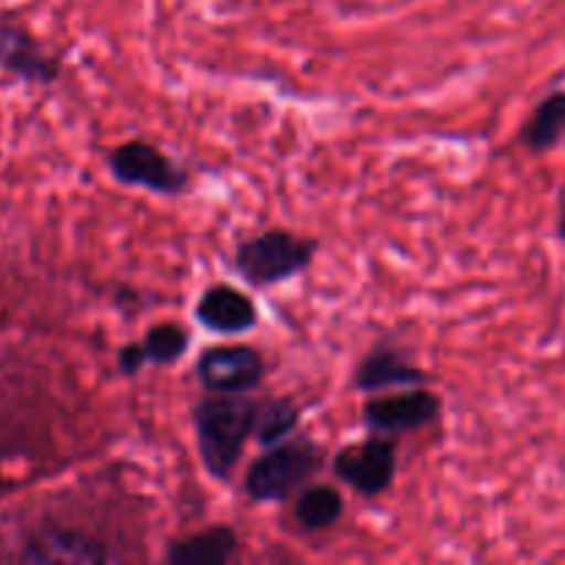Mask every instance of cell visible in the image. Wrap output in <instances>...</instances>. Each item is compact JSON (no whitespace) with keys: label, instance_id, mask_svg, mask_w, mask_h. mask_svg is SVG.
Wrapping results in <instances>:
<instances>
[{"label":"cell","instance_id":"cell-9","mask_svg":"<svg viewBox=\"0 0 565 565\" xmlns=\"http://www.w3.org/2000/svg\"><path fill=\"white\" fill-rule=\"evenodd\" d=\"M196 320L213 334H246L257 326V307L232 285H213L199 296Z\"/></svg>","mask_w":565,"mask_h":565},{"label":"cell","instance_id":"cell-3","mask_svg":"<svg viewBox=\"0 0 565 565\" xmlns=\"http://www.w3.org/2000/svg\"><path fill=\"white\" fill-rule=\"evenodd\" d=\"M323 447L309 439L279 441L248 467L243 489L254 502H287L323 469Z\"/></svg>","mask_w":565,"mask_h":565},{"label":"cell","instance_id":"cell-13","mask_svg":"<svg viewBox=\"0 0 565 565\" xmlns=\"http://www.w3.org/2000/svg\"><path fill=\"white\" fill-rule=\"evenodd\" d=\"M565 141V88L546 94L522 127V143L535 154L552 152Z\"/></svg>","mask_w":565,"mask_h":565},{"label":"cell","instance_id":"cell-10","mask_svg":"<svg viewBox=\"0 0 565 565\" xmlns=\"http://www.w3.org/2000/svg\"><path fill=\"white\" fill-rule=\"evenodd\" d=\"M428 381L430 375L423 367H417L406 353L392 345L373 348L353 373V386L359 392H367V395L397 390V386H425Z\"/></svg>","mask_w":565,"mask_h":565},{"label":"cell","instance_id":"cell-18","mask_svg":"<svg viewBox=\"0 0 565 565\" xmlns=\"http://www.w3.org/2000/svg\"><path fill=\"white\" fill-rule=\"evenodd\" d=\"M557 241L565 243V199L561 204V215H557Z\"/></svg>","mask_w":565,"mask_h":565},{"label":"cell","instance_id":"cell-16","mask_svg":"<svg viewBox=\"0 0 565 565\" xmlns=\"http://www.w3.org/2000/svg\"><path fill=\"white\" fill-rule=\"evenodd\" d=\"M138 345H141L143 359L149 364H177L188 353L191 334L182 326L163 320V323L147 329V334H143Z\"/></svg>","mask_w":565,"mask_h":565},{"label":"cell","instance_id":"cell-5","mask_svg":"<svg viewBox=\"0 0 565 565\" xmlns=\"http://www.w3.org/2000/svg\"><path fill=\"white\" fill-rule=\"evenodd\" d=\"M337 478L351 486L356 494L381 497L392 486L397 472V447L390 436H370L362 445L342 447L331 461Z\"/></svg>","mask_w":565,"mask_h":565},{"label":"cell","instance_id":"cell-7","mask_svg":"<svg viewBox=\"0 0 565 565\" xmlns=\"http://www.w3.org/2000/svg\"><path fill=\"white\" fill-rule=\"evenodd\" d=\"M362 412L364 425L373 434L401 436L436 423L441 414V401L425 386H406L403 392L373 397V401L364 403Z\"/></svg>","mask_w":565,"mask_h":565},{"label":"cell","instance_id":"cell-12","mask_svg":"<svg viewBox=\"0 0 565 565\" xmlns=\"http://www.w3.org/2000/svg\"><path fill=\"white\" fill-rule=\"evenodd\" d=\"M241 552V539L226 524L202 530V533L185 535L166 550L169 565H226Z\"/></svg>","mask_w":565,"mask_h":565},{"label":"cell","instance_id":"cell-4","mask_svg":"<svg viewBox=\"0 0 565 565\" xmlns=\"http://www.w3.org/2000/svg\"><path fill=\"white\" fill-rule=\"evenodd\" d=\"M108 169L121 185L147 188V191L163 193V196H180L191 185V174L177 160H171L154 143L141 141V138H132V141L110 149Z\"/></svg>","mask_w":565,"mask_h":565},{"label":"cell","instance_id":"cell-2","mask_svg":"<svg viewBox=\"0 0 565 565\" xmlns=\"http://www.w3.org/2000/svg\"><path fill=\"white\" fill-rule=\"evenodd\" d=\"M320 243L290 230H265L235 248V270L252 287H276L312 265Z\"/></svg>","mask_w":565,"mask_h":565},{"label":"cell","instance_id":"cell-6","mask_svg":"<svg viewBox=\"0 0 565 565\" xmlns=\"http://www.w3.org/2000/svg\"><path fill=\"white\" fill-rule=\"evenodd\" d=\"M196 379L213 395H246L265 381V356L252 345L207 348L196 362Z\"/></svg>","mask_w":565,"mask_h":565},{"label":"cell","instance_id":"cell-14","mask_svg":"<svg viewBox=\"0 0 565 565\" xmlns=\"http://www.w3.org/2000/svg\"><path fill=\"white\" fill-rule=\"evenodd\" d=\"M342 513H345V500H342V494L334 486H303L296 494V522L307 533H320V530L334 527Z\"/></svg>","mask_w":565,"mask_h":565},{"label":"cell","instance_id":"cell-11","mask_svg":"<svg viewBox=\"0 0 565 565\" xmlns=\"http://www.w3.org/2000/svg\"><path fill=\"white\" fill-rule=\"evenodd\" d=\"M22 563H103L110 561L105 544L70 527H44L20 555Z\"/></svg>","mask_w":565,"mask_h":565},{"label":"cell","instance_id":"cell-1","mask_svg":"<svg viewBox=\"0 0 565 565\" xmlns=\"http://www.w3.org/2000/svg\"><path fill=\"white\" fill-rule=\"evenodd\" d=\"M263 401L246 395H213L204 397L193 408V428H196L199 456L210 478L226 480L235 472L248 439L257 428Z\"/></svg>","mask_w":565,"mask_h":565},{"label":"cell","instance_id":"cell-8","mask_svg":"<svg viewBox=\"0 0 565 565\" xmlns=\"http://www.w3.org/2000/svg\"><path fill=\"white\" fill-rule=\"evenodd\" d=\"M0 72L33 86H53L61 75V64L20 22L0 17Z\"/></svg>","mask_w":565,"mask_h":565},{"label":"cell","instance_id":"cell-15","mask_svg":"<svg viewBox=\"0 0 565 565\" xmlns=\"http://www.w3.org/2000/svg\"><path fill=\"white\" fill-rule=\"evenodd\" d=\"M298 423H301V408L292 401H287V397L263 401L254 436H257V441L263 447H274L279 441H285L298 428Z\"/></svg>","mask_w":565,"mask_h":565},{"label":"cell","instance_id":"cell-17","mask_svg":"<svg viewBox=\"0 0 565 565\" xmlns=\"http://www.w3.org/2000/svg\"><path fill=\"white\" fill-rule=\"evenodd\" d=\"M143 364H147V359H143V351L138 342H127L116 353V367H119L121 375H138Z\"/></svg>","mask_w":565,"mask_h":565}]
</instances>
